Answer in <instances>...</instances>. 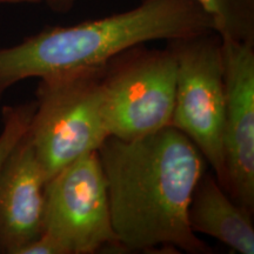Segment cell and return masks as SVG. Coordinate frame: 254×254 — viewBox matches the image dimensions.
Returning <instances> with one entry per match:
<instances>
[{
  "label": "cell",
  "mask_w": 254,
  "mask_h": 254,
  "mask_svg": "<svg viewBox=\"0 0 254 254\" xmlns=\"http://www.w3.org/2000/svg\"><path fill=\"white\" fill-rule=\"evenodd\" d=\"M112 226L124 252L211 254L187 219L207 161L173 126L134 140L109 136L98 150Z\"/></svg>",
  "instance_id": "obj_1"
},
{
  "label": "cell",
  "mask_w": 254,
  "mask_h": 254,
  "mask_svg": "<svg viewBox=\"0 0 254 254\" xmlns=\"http://www.w3.org/2000/svg\"><path fill=\"white\" fill-rule=\"evenodd\" d=\"M215 32L194 0H140L134 7L69 26H47L0 47V100L18 82L103 66L129 47Z\"/></svg>",
  "instance_id": "obj_2"
},
{
  "label": "cell",
  "mask_w": 254,
  "mask_h": 254,
  "mask_svg": "<svg viewBox=\"0 0 254 254\" xmlns=\"http://www.w3.org/2000/svg\"><path fill=\"white\" fill-rule=\"evenodd\" d=\"M104 65L39 78L28 128L47 180L109 138L104 117Z\"/></svg>",
  "instance_id": "obj_3"
},
{
  "label": "cell",
  "mask_w": 254,
  "mask_h": 254,
  "mask_svg": "<svg viewBox=\"0 0 254 254\" xmlns=\"http://www.w3.org/2000/svg\"><path fill=\"white\" fill-rule=\"evenodd\" d=\"M173 50L129 47L104 65V117L110 136L134 140L171 126L176 97Z\"/></svg>",
  "instance_id": "obj_4"
},
{
  "label": "cell",
  "mask_w": 254,
  "mask_h": 254,
  "mask_svg": "<svg viewBox=\"0 0 254 254\" xmlns=\"http://www.w3.org/2000/svg\"><path fill=\"white\" fill-rule=\"evenodd\" d=\"M177 59L176 97L171 126L194 144L226 189L224 118L226 104L222 40L217 32L166 41Z\"/></svg>",
  "instance_id": "obj_5"
},
{
  "label": "cell",
  "mask_w": 254,
  "mask_h": 254,
  "mask_svg": "<svg viewBox=\"0 0 254 254\" xmlns=\"http://www.w3.org/2000/svg\"><path fill=\"white\" fill-rule=\"evenodd\" d=\"M43 233L59 241L67 254L125 253L112 226L97 152L72 161L46 182Z\"/></svg>",
  "instance_id": "obj_6"
},
{
  "label": "cell",
  "mask_w": 254,
  "mask_h": 254,
  "mask_svg": "<svg viewBox=\"0 0 254 254\" xmlns=\"http://www.w3.org/2000/svg\"><path fill=\"white\" fill-rule=\"evenodd\" d=\"M226 104L224 118L226 193L254 215V45L221 38Z\"/></svg>",
  "instance_id": "obj_7"
},
{
  "label": "cell",
  "mask_w": 254,
  "mask_h": 254,
  "mask_svg": "<svg viewBox=\"0 0 254 254\" xmlns=\"http://www.w3.org/2000/svg\"><path fill=\"white\" fill-rule=\"evenodd\" d=\"M46 182L27 131L0 174V254H19L41 236Z\"/></svg>",
  "instance_id": "obj_8"
},
{
  "label": "cell",
  "mask_w": 254,
  "mask_h": 254,
  "mask_svg": "<svg viewBox=\"0 0 254 254\" xmlns=\"http://www.w3.org/2000/svg\"><path fill=\"white\" fill-rule=\"evenodd\" d=\"M189 225L240 254H254L253 215L247 213L226 190L213 172L202 174L196 183L187 209Z\"/></svg>",
  "instance_id": "obj_9"
},
{
  "label": "cell",
  "mask_w": 254,
  "mask_h": 254,
  "mask_svg": "<svg viewBox=\"0 0 254 254\" xmlns=\"http://www.w3.org/2000/svg\"><path fill=\"white\" fill-rule=\"evenodd\" d=\"M36 111V101L17 105H5L1 109L2 128L0 132V174L4 165L30 128Z\"/></svg>",
  "instance_id": "obj_10"
},
{
  "label": "cell",
  "mask_w": 254,
  "mask_h": 254,
  "mask_svg": "<svg viewBox=\"0 0 254 254\" xmlns=\"http://www.w3.org/2000/svg\"><path fill=\"white\" fill-rule=\"evenodd\" d=\"M230 36L227 38L254 45V0H227Z\"/></svg>",
  "instance_id": "obj_11"
},
{
  "label": "cell",
  "mask_w": 254,
  "mask_h": 254,
  "mask_svg": "<svg viewBox=\"0 0 254 254\" xmlns=\"http://www.w3.org/2000/svg\"><path fill=\"white\" fill-rule=\"evenodd\" d=\"M213 20L215 32L221 38L230 36V9L227 0H194Z\"/></svg>",
  "instance_id": "obj_12"
},
{
  "label": "cell",
  "mask_w": 254,
  "mask_h": 254,
  "mask_svg": "<svg viewBox=\"0 0 254 254\" xmlns=\"http://www.w3.org/2000/svg\"><path fill=\"white\" fill-rule=\"evenodd\" d=\"M19 254H67L62 244L49 234L41 233L39 238L32 241Z\"/></svg>",
  "instance_id": "obj_13"
},
{
  "label": "cell",
  "mask_w": 254,
  "mask_h": 254,
  "mask_svg": "<svg viewBox=\"0 0 254 254\" xmlns=\"http://www.w3.org/2000/svg\"><path fill=\"white\" fill-rule=\"evenodd\" d=\"M44 4H46L53 12L57 13H67L71 11L77 0H44Z\"/></svg>",
  "instance_id": "obj_14"
},
{
  "label": "cell",
  "mask_w": 254,
  "mask_h": 254,
  "mask_svg": "<svg viewBox=\"0 0 254 254\" xmlns=\"http://www.w3.org/2000/svg\"><path fill=\"white\" fill-rule=\"evenodd\" d=\"M44 0H0V5H24V4H41Z\"/></svg>",
  "instance_id": "obj_15"
}]
</instances>
